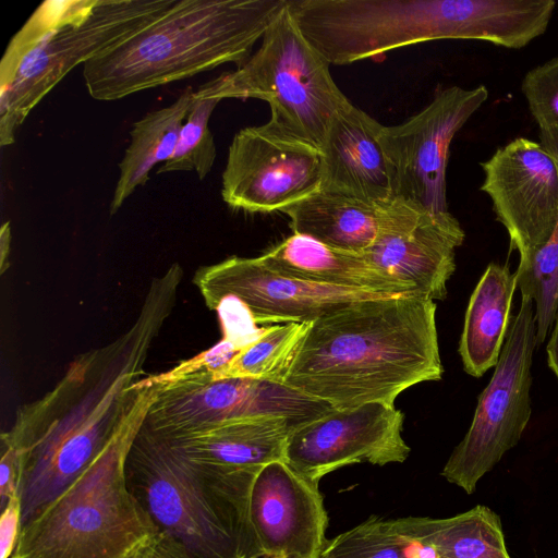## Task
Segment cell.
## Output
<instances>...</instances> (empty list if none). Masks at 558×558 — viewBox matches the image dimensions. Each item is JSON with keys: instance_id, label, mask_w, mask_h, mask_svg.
I'll use <instances>...</instances> for the list:
<instances>
[{"instance_id": "obj_16", "label": "cell", "mask_w": 558, "mask_h": 558, "mask_svg": "<svg viewBox=\"0 0 558 558\" xmlns=\"http://www.w3.org/2000/svg\"><path fill=\"white\" fill-rule=\"evenodd\" d=\"M252 531L263 558H320L328 514L319 483L286 461L264 465L250 494Z\"/></svg>"}, {"instance_id": "obj_9", "label": "cell", "mask_w": 558, "mask_h": 558, "mask_svg": "<svg viewBox=\"0 0 558 558\" xmlns=\"http://www.w3.org/2000/svg\"><path fill=\"white\" fill-rule=\"evenodd\" d=\"M535 339V305L522 298L518 313L511 316L493 376L478 396L470 428L441 471L442 477L469 495L518 445L530 421Z\"/></svg>"}, {"instance_id": "obj_12", "label": "cell", "mask_w": 558, "mask_h": 558, "mask_svg": "<svg viewBox=\"0 0 558 558\" xmlns=\"http://www.w3.org/2000/svg\"><path fill=\"white\" fill-rule=\"evenodd\" d=\"M488 89L451 86L397 125H383L380 140L391 162L396 197L421 211L444 214L446 169L454 135L487 100Z\"/></svg>"}, {"instance_id": "obj_34", "label": "cell", "mask_w": 558, "mask_h": 558, "mask_svg": "<svg viewBox=\"0 0 558 558\" xmlns=\"http://www.w3.org/2000/svg\"><path fill=\"white\" fill-rule=\"evenodd\" d=\"M547 363L558 379V311L546 347Z\"/></svg>"}, {"instance_id": "obj_2", "label": "cell", "mask_w": 558, "mask_h": 558, "mask_svg": "<svg viewBox=\"0 0 558 558\" xmlns=\"http://www.w3.org/2000/svg\"><path fill=\"white\" fill-rule=\"evenodd\" d=\"M435 301L418 292L353 302L310 323L281 383L338 410L393 404L440 380Z\"/></svg>"}, {"instance_id": "obj_26", "label": "cell", "mask_w": 558, "mask_h": 558, "mask_svg": "<svg viewBox=\"0 0 558 558\" xmlns=\"http://www.w3.org/2000/svg\"><path fill=\"white\" fill-rule=\"evenodd\" d=\"M310 323L265 327L255 341L239 351L218 379L255 378L281 383Z\"/></svg>"}, {"instance_id": "obj_6", "label": "cell", "mask_w": 558, "mask_h": 558, "mask_svg": "<svg viewBox=\"0 0 558 558\" xmlns=\"http://www.w3.org/2000/svg\"><path fill=\"white\" fill-rule=\"evenodd\" d=\"M175 0H61L41 3L0 63V145L75 66L129 37Z\"/></svg>"}, {"instance_id": "obj_3", "label": "cell", "mask_w": 558, "mask_h": 558, "mask_svg": "<svg viewBox=\"0 0 558 558\" xmlns=\"http://www.w3.org/2000/svg\"><path fill=\"white\" fill-rule=\"evenodd\" d=\"M303 35L330 64L347 65L438 39L520 49L535 39L530 0H288Z\"/></svg>"}, {"instance_id": "obj_35", "label": "cell", "mask_w": 558, "mask_h": 558, "mask_svg": "<svg viewBox=\"0 0 558 558\" xmlns=\"http://www.w3.org/2000/svg\"><path fill=\"white\" fill-rule=\"evenodd\" d=\"M10 244H11V227L10 222L7 221L2 225L0 231V267L1 272H3L9 264V254H10Z\"/></svg>"}, {"instance_id": "obj_33", "label": "cell", "mask_w": 558, "mask_h": 558, "mask_svg": "<svg viewBox=\"0 0 558 558\" xmlns=\"http://www.w3.org/2000/svg\"><path fill=\"white\" fill-rule=\"evenodd\" d=\"M20 494V460L10 448L1 447L0 499L1 508L14 495Z\"/></svg>"}, {"instance_id": "obj_30", "label": "cell", "mask_w": 558, "mask_h": 558, "mask_svg": "<svg viewBox=\"0 0 558 558\" xmlns=\"http://www.w3.org/2000/svg\"><path fill=\"white\" fill-rule=\"evenodd\" d=\"M209 308L218 314L223 333L222 339L240 350L255 341L265 329V327H258L248 308L234 296H222Z\"/></svg>"}, {"instance_id": "obj_13", "label": "cell", "mask_w": 558, "mask_h": 558, "mask_svg": "<svg viewBox=\"0 0 558 558\" xmlns=\"http://www.w3.org/2000/svg\"><path fill=\"white\" fill-rule=\"evenodd\" d=\"M403 418L393 404L381 402L333 409L292 429L284 461L318 483L325 475L350 464L404 462L410 447L401 435Z\"/></svg>"}, {"instance_id": "obj_24", "label": "cell", "mask_w": 558, "mask_h": 558, "mask_svg": "<svg viewBox=\"0 0 558 558\" xmlns=\"http://www.w3.org/2000/svg\"><path fill=\"white\" fill-rule=\"evenodd\" d=\"M194 90L186 88L171 105L146 113L133 124L130 145L119 163V179L110 203L116 214L124 201L149 179L150 170L174 151Z\"/></svg>"}, {"instance_id": "obj_7", "label": "cell", "mask_w": 558, "mask_h": 558, "mask_svg": "<svg viewBox=\"0 0 558 558\" xmlns=\"http://www.w3.org/2000/svg\"><path fill=\"white\" fill-rule=\"evenodd\" d=\"M128 486L157 530L197 558H263L248 513L251 489L208 486L179 457L140 428L130 449Z\"/></svg>"}, {"instance_id": "obj_29", "label": "cell", "mask_w": 558, "mask_h": 558, "mask_svg": "<svg viewBox=\"0 0 558 558\" xmlns=\"http://www.w3.org/2000/svg\"><path fill=\"white\" fill-rule=\"evenodd\" d=\"M521 89L539 130L558 128V57L531 69Z\"/></svg>"}, {"instance_id": "obj_8", "label": "cell", "mask_w": 558, "mask_h": 558, "mask_svg": "<svg viewBox=\"0 0 558 558\" xmlns=\"http://www.w3.org/2000/svg\"><path fill=\"white\" fill-rule=\"evenodd\" d=\"M330 63L301 32L286 4L269 24L256 52L233 72L203 86L219 99L268 102L270 121L320 148L333 116L351 101Z\"/></svg>"}, {"instance_id": "obj_17", "label": "cell", "mask_w": 558, "mask_h": 558, "mask_svg": "<svg viewBox=\"0 0 558 558\" xmlns=\"http://www.w3.org/2000/svg\"><path fill=\"white\" fill-rule=\"evenodd\" d=\"M299 424L302 423L284 416H260L180 435L142 429L184 461L208 486L234 488L251 483L264 465L284 461L288 437Z\"/></svg>"}, {"instance_id": "obj_31", "label": "cell", "mask_w": 558, "mask_h": 558, "mask_svg": "<svg viewBox=\"0 0 558 558\" xmlns=\"http://www.w3.org/2000/svg\"><path fill=\"white\" fill-rule=\"evenodd\" d=\"M131 558H197L180 541L167 532L157 530L131 556Z\"/></svg>"}, {"instance_id": "obj_25", "label": "cell", "mask_w": 558, "mask_h": 558, "mask_svg": "<svg viewBox=\"0 0 558 558\" xmlns=\"http://www.w3.org/2000/svg\"><path fill=\"white\" fill-rule=\"evenodd\" d=\"M539 144L554 158L558 169V128L539 130ZM522 298L535 305L536 348L551 330L558 311V218L549 240L515 270Z\"/></svg>"}, {"instance_id": "obj_20", "label": "cell", "mask_w": 558, "mask_h": 558, "mask_svg": "<svg viewBox=\"0 0 558 558\" xmlns=\"http://www.w3.org/2000/svg\"><path fill=\"white\" fill-rule=\"evenodd\" d=\"M258 257L276 272L325 286L389 294L417 292L360 253L338 250L302 234L292 233Z\"/></svg>"}, {"instance_id": "obj_21", "label": "cell", "mask_w": 558, "mask_h": 558, "mask_svg": "<svg viewBox=\"0 0 558 558\" xmlns=\"http://www.w3.org/2000/svg\"><path fill=\"white\" fill-rule=\"evenodd\" d=\"M397 199L379 205L348 194L319 189L282 210L293 233L328 246L362 253L390 221Z\"/></svg>"}, {"instance_id": "obj_11", "label": "cell", "mask_w": 558, "mask_h": 558, "mask_svg": "<svg viewBox=\"0 0 558 558\" xmlns=\"http://www.w3.org/2000/svg\"><path fill=\"white\" fill-rule=\"evenodd\" d=\"M323 174L320 148L269 120L234 135L221 196L234 209L282 213L317 192Z\"/></svg>"}, {"instance_id": "obj_28", "label": "cell", "mask_w": 558, "mask_h": 558, "mask_svg": "<svg viewBox=\"0 0 558 558\" xmlns=\"http://www.w3.org/2000/svg\"><path fill=\"white\" fill-rule=\"evenodd\" d=\"M413 545L392 520L373 515L328 541L320 558H410Z\"/></svg>"}, {"instance_id": "obj_19", "label": "cell", "mask_w": 558, "mask_h": 558, "mask_svg": "<svg viewBox=\"0 0 558 558\" xmlns=\"http://www.w3.org/2000/svg\"><path fill=\"white\" fill-rule=\"evenodd\" d=\"M381 128V123L352 102L340 109L320 146V189L379 205L395 202V174L380 140Z\"/></svg>"}, {"instance_id": "obj_23", "label": "cell", "mask_w": 558, "mask_h": 558, "mask_svg": "<svg viewBox=\"0 0 558 558\" xmlns=\"http://www.w3.org/2000/svg\"><path fill=\"white\" fill-rule=\"evenodd\" d=\"M392 523L404 538L430 548L437 558H511L499 515L482 505L449 518L407 517Z\"/></svg>"}, {"instance_id": "obj_27", "label": "cell", "mask_w": 558, "mask_h": 558, "mask_svg": "<svg viewBox=\"0 0 558 558\" xmlns=\"http://www.w3.org/2000/svg\"><path fill=\"white\" fill-rule=\"evenodd\" d=\"M220 101L221 99L211 95L203 85L194 90L174 151L159 166L158 174L195 171L198 179L203 180L210 172L216 159V145L209 129V119Z\"/></svg>"}, {"instance_id": "obj_14", "label": "cell", "mask_w": 558, "mask_h": 558, "mask_svg": "<svg viewBox=\"0 0 558 558\" xmlns=\"http://www.w3.org/2000/svg\"><path fill=\"white\" fill-rule=\"evenodd\" d=\"M481 191L492 199L496 219L506 228L519 264L550 238L558 218V169L537 142L518 137L481 162Z\"/></svg>"}, {"instance_id": "obj_15", "label": "cell", "mask_w": 558, "mask_h": 558, "mask_svg": "<svg viewBox=\"0 0 558 558\" xmlns=\"http://www.w3.org/2000/svg\"><path fill=\"white\" fill-rule=\"evenodd\" d=\"M194 282L208 307L222 296H234L257 325L308 323L353 302L397 295L301 280L271 270L259 257H231L204 267Z\"/></svg>"}, {"instance_id": "obj_22", "label": "cell", "mask_w": 558, "mask_h": 558, "mask_svg": "<svg viewBox=\"0 0 558 558\" xmlns=\"http://www.w3.org/2000/svg\"><path fill=\"white\" fill-rule=\"evenodd\" d=\"M517 287L515 272L508 265L490 263L480 278L469 300L458 349L466 374L477 378L497 365Z\"/></svg>"}, {"instance_id": "obj_18", "label": "cell", "mask_w": 558, "mask_h": 558, "mask_svg": "<svg viewBox=\"0 0 558 558\" xmlns=\"http://www.w3.org/2000/svg\"><path fill=\"white\" fill-rule=\"evenodd\" d=\"M398 201L389 223L360 254L424 296L444 300L456 270L454 251L463 243L464 231L449 211L428 214Z\"/></svg>"}, {"instance_id": "obj_10", "label": "cell", "mask_w": 558, "mask_h": 558, "mask_svg": "<svg viewBox=\"0 0 558 558\" xmlns=\"http://www.w3.org/2000/svg\"><path fill=\"white\" fill-rule=\"evenodd\" d=\"M160 378L165 386L142 425L160 435L189 434L260 416H284L304 423L335 409L268 379H213L201 373L173 379L160 375Z\"/></svg>"}, {"instance_id": "obj_32", "label": "cell", "mask_w": 558, "mask_h": 558, "mask_svg": "<svg viewBox=\"0 0 558 558\" xmlns=\"http://www.w3.org/2000/svg\"><path fill=\"white\" fill-rule=\"evenodd\" d=\"M22 527L20 494L12 496L2 507L0 518V558H10L15 549Z\"/></svg>"}, {"instance_id": "obj_1", "label": "cell", "mask_w": 558, "mask_h": 558, "mask_svg": "<svg viewBox=\"0 0 558 558\" xmlns=\"http://www.w3.org/2000/svg\"><path fill=\"white\" fill-rule=\"evenodd\" d=\"M182 278L177 264L155 278L133 325L111 343L77 356L53 389L24 405L1 434L2 447L20 460L22 524L83 472L130 413Z\"/></svg>"}, {"instance_id": "obj_5", "label": "cell", "mask_w": 558, "mask_h": 558, "mask_svg": "<svg viewBox=\"0 0 558 558\" xmlns=\"http://www.w3.org/2000/svg\"><path fill=\"white\" fill-rule=\"evenodd\" d=\"M163 386L158 375L144 377L120 427L73 482L22 525L10 558H131L157 531L128 486L125 465Z\"/></svg>"}, {"instance_id": "obj_4", "label": "cell", "mask_w": 558, "mask_h": 558, "mask_svg": "<svg viewBox=\"0 0 558 558\" xmlns=\"http://www.w3.org/2000/svg\"><path fill=\"white\" fill-rule=\"evenodd\" d=\"M286 0H175L83 65L92 98L111 101L226 63L243 64Z\"/></svg>"}]
</instances>
